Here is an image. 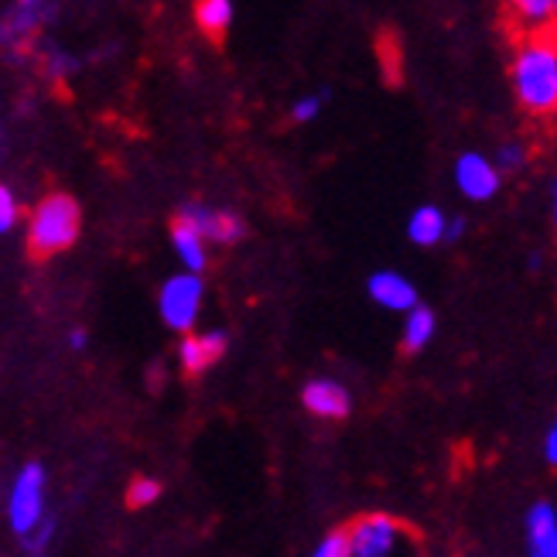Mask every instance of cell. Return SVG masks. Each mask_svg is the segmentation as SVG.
Listing matches in <instances>:
<instances>
[{
  "label": "cell",
  "instance_id": "obj_1",
  "mask_svg": "<svg viewBox=\"0 0 557 557\" xmlns=\"http://www.w3.org/2000/svg\"><path fill=\"white\" fill-rule=\"evenodd\" d=\"M510 89L530 120L557 116V32L523 35L510 59Z\"/></svg>",
  "mask_w": 557,
  "mask_h": 557
},
{
  "label": "cell",
  "instance_id": "obj_2",
  "mask_svg": "<svg viewBox=\"0 0 557 557\" xmlns=\"http://www.w3.org/2000/svg\"><path fill=\"white\" fill-rule=\"evenodd\" d=\"M79 226H83V215H79V206L72 196H48L35 215H32V230H28V250L35 260H45V257H55L62 250H69L76 244L79 236Z\"/></svg>",
  "mask_w": 557,
  "mask_h": 557
},
{
  "label": "cell",
  "instance_id": "obj_3",
  "mask_svg": "<svg viewBox=\"0 0 557 557\" xmlns=\"http://www.w3.org/2000/svg\"><path fill=\"white\" fill-rule=\"evenodd\" d=\"M202 301H206V281L202 274L182 271L175 277H168L158 290V311L161 322L172 332H191L202 314Z\"/></svg>",
  "mask_w": 557,
  "mask_h": 557
},
{
  "label": "cell",
  "instance_id": "obj_4",
  "mask_svg": "<svg viewBox=\"0 0 557 557\" xmlns=\"http://www.w3.org/2000/svg\"><path fill=\"white\" fill-rule=\"evenodd\" d=\"M503 178L506 175L499 172L496 158L482 154V151H462L451 164V182L458 188V196L475 206L493 202L503 191Z\"/></svg>",
  "mask_w": 557,
  "mask_h": 557
},
{
  "label": "cell",
  "instance_id": "obj_5",
  "mask_svg": "<svg viewBox=\"0 0 557 557\" xmlns=\"http://www.w3.org/2000/svg\"><path fill=\"white\" fill-rule=\"evenodd\" d=\"M8 520L17 537L32 534L45 520V469L38 462H28L17 472L8 496Z\"/></svg>",
  "mask_w": 557,
  "mask_h": 557
},
{
  "label": "cell",
  "instance_id": "obj_6",
  "mask_svg": "<svg viewBox=\"0 0 557 557\" xmlns=\"http://www.w3.org/2000/svg\"><path fill=\"white\" fill-rule=\"evenodd\" d=\"M178 220H185L188 226H196L215 247H236L239 239H247V233H250L247 220L236 209L209 206V202H185L178 209Z\"/></svg>",
  "mask_w": 557,
  "mask_h": 557
},
{
  "label": "cell",
  "instance_id": "obj_7",
  "mask_svg": "<svg viewBox=\"0 0 557 557\" xmlns=\"http://www.w3.org/2000/svg\"><path fill=\"white\" fill-rule=\"evenodd\" d=\"M404 537V527L386 513H367L349 527L352 557H391Z\"/></svg>",
  "mask_w": 557,
  "mask_h": 557
},
{
  "label": "cell",
  "instance_id": "obj_8",
  "mask_svg": "<svg viewBox=\"0 0 557 557\" xmlns=\"http://www.w3.org/2000/svg\"><path fill=\"white\" fill-rule=\"evenodd\" d=\"M301 407L319 421H346L352 410V394L346 383L332 376H314L301 386Z\"/></svg>",
  "mask_w": 557,
  "mask_h": 557
},
{
  "label": "cell",
  "instance_id": "obj_9",
  "mask_svg": "<svg viewBox=\"0 0 557 557\" xmlns=\"http://www.w3.org/2000/svg\"><path fill=\"white\" fill-rule=\"evenodd\" d=\"M367 298L383 308V311H394V314H407L414 305H421V295L414 281L400 271L391 268H380L367 277Z\"/></svg>",
  "mask_w": 557,
  "mask_h": 557
},
{
  "label": "cell",
  "instance_id": "obj_10",
  "mask_svg": "<svg viewBox=\"0 0 557 557\" xmlns=\"http://www.w3.org/2000/svg\"><path fill=\"white\" fill-rule=\"evenodd\" d=\"M226 349H230V335L223 329L185 332V338L178 343V362L188 376H202L226 356Z\"/></svg>",
  "mask_w": 557,
  "mask_h": 557
},
{
  "label": "cell",
  "instance_id": "obj_11",
  "mask_svg": "<svg viewBox=\"0 0 557 557\" xmlns=\"http://www.w3.org/2000/svg\"><path fill=\"white\" fill-rule=\"evenodd\" d=\"M448 220L451 215L442 206L424 202L407 215V239L421 250L442 247V244H448Z\"/></svg>",
  "mask_w": 557,
  "mask_h": 557
},
{
  "label": "cell",
  "instance_id": "obj_12",
  "mask_svg": "<svg viewBox=\"0 0 557 557\" xmlns=\"http://www.w3.org/2000/svg\"><path fill=\"white\" fill-rule=\"evenodd\" d=\"M527 550L530 557H557V510L544 499L527 510Z\"/></svg>",
  "mask_w": 557,
  "mask_h": 557
},
{
  "label": "cell",
  "instance_id": "obj_13",
  "mask_svg": "<svg viewBox=\"0 0 557 557\" xmlns=\"http://www.w3.org/2000/svg\"><path fill=\"white\" fill-rule=\"evenodd\" d=\"M172 247H175L182 271L206 274V268H209V239L196 226H188L185 220H178V215L172 223Z\"/></svg>",
  "mask_w": 557,
  "mask_h": 557
},
{
  "label": "cell",
  "instance_id": "obj_14",
  "mask_svg": "<svg viewBox=\"0 0 557 557\" xmlns=\"http://www.w3.org/2000/svg\"><path fill=\"white\" fill-rule=\"evenodd\" d=\"M434 335H438V314H434V308L428 305H414L407 314H404V325H400V349L418 356L424 352Z\"/></svg>",
  "mask_w": 557,
  "mask_h": 557
},
{
  "label": "cell",
  "instance_id": "obj_15",
  "mask_svg": "<svg viewBox=\"0 0 557 557\" xmlns=\"http://www.w3.org/2000/svg\"><path fill=\"white\" fill-rule=\"evenodd\" d=\"M503 4H506L510 21L523 35L554 32V24H557V4H554V0H503Z\"/></svg>",
  "mask_w": 557,
  "mask_h": 557
},
{
  "label": "cell",
  "instance_id": "obj_16",
  "mask_svg": "<svg viewBox=\"0 0 557 557\" xmlns=\"http://www.w3.org/2000/svg\"><path fill=\"white\" fill-rule=\"evenodd\" d=\"M191 17H196V28L209 41H223L230 35V28H233L236 8H233V0H196Z\"/></svg>",
  "mask_w": 557,
  "mask_h": 557
},
{
  "label": "cell",
  "instance_id": "obj_17",
  "mask_svg": "<svg viewBox=\"0 0 557 557\" xmlns=\"http://www.w3.org/2000/svg\"><path fill=\"white\" fill-rule=\"evenodd\" d=\"M329 96H332V89H314V92L298 96V100L290 103V110H287L290 124H295V127H308V124H314V120L322 116V110L329 107Z\"/></svg>",
  "mask_w": 557,
  "mask_h": 557
},
{
  "label": "cell",
  "instance_id": "obj_18",
  "mask_svg": "<svg viewBox=\"0 0 557 557\" xmlns=\"http://www.w3.org/2000/svg\"><path fill=\"white\" fill-rule=\"evenodd\" d=\"M493 158H496L503 175H520L523 168L530 164V148L523 140H506V144H499V151Z\"/></svg>",
  "mask_w": 557,
  "mask_h": 557
},
{
  "label": "cell",
  "instance_id": "obj_19",
  "mask_svg": "<svg viewBox=\"0 0 557 557\" xmlns=\"http://www.w3.org/2000/svg\"><path fill=\"white\" fill-rule=\"evenodd\" d=\"M161 499V482L151 479V475H140L131 482V490H127V503L134 506V510H144V506H151Z\"/></svg>",
  "mask_w": 557,
  "mask_h": 557
},
{
  "label": "cell",
  "instance_id": "obj_20",
  "mask_svg": "<svg viewBox=\"0 0 557 557\" xmlns=\"http://www.w3.org/2000/svg\"><path fill=\"white\" fill-rule=\"evenodd\" d=\"M52 537H55V520L52 517H45L32 534H24L21 541H24V550H28L32 557H45L48 554V547H52Z\"/></svg>",
  "mask_w": 557,
  "mask_h": 557
},
{
  "label": "cell",
  "instance_id": "obj_21",
  "mask_svg": "<svg viewBox=\"0 0 557 557\" xmlns=\"http://www.w3.org/2000/svg\"><path fill=\"white\" fill-rule=\"evenodd\" d=\"M311 557H352L349 530H332V534H325L319 547L311 550Z\"/></svg>",
  "mask_w": 557,
  "mask_h": 557
},
{
  "label": "cell",
  "instance_id": "obj_22",
  "mask_svg": "<svg viewBox=\"0 0 557 557\" xmlns=\"http://www.w3.org/2000/svg\"><path fill=\"white\" fill-rule=\"evenodd\" d=\"M14 220H17V206L11 199V191L0 185V233H8L14 226Z\"/></svg>",
  "mask_w": 557,
  "mask_h": 557
},
{
  "label": "cell",
  "instance_id": "obj_23",
  "mask_svg": "<svg viewBox=\"0 0 557 557\" xmlns=\"http://www.w3.org/2000/svg\"><path fill=\"white\" fill-rule=\"evenodd\" d=\"M544 462L547 466H557V418L550 421V428L544 434Z\"/></svg>",
  "mask_w": 557,
  "mask_h": 557
},
{
  "label": "cell",
  "instance_id": "obj_24",
  "mask_svg": "<svg viewBox=\"0 0 557 557\" xmlns=\"http://www.w3.org/2000/svg\"><path fill=\"white\" fill-rule=\"evenodd\" d=\"M469 233V220L466 215H451L448 220V244H458V239H466Z\"/></svg>",
  "mask_w": 557,
  "mask_h": 557
},
{
  "label": "cell",
  "instance_id": "obj_25",
  "mask_svg": "<svg viewBox=\"0 0 557 557\" xmlns=\"http://www.w3.org/2000/svg\"><path fill=\"white\" fill-rule=\"evenodd\" d=\"M547 220H550V226L557 230V175L547 182Z\"/></svg>",
  "mask_w": 557,
  "mask_h": 557
},
{
  "label": "cell",
  "instance_id": "obj_26",
  "mask_svg": "<svg viewBox=\"0 0 557 557\" xmlns=\"http://www.w3.org/2000/svg\"><path fill=\"white\" fill-rule=\"evenodd\" d=\"M69 346H72V349H83V346H86V332H72V335H69Z\"/></svg>",
  "mask_w": 557,
  "mask_h": 557
},
{
  "label": "cell",
  "instance_id": "obj_27",
  "mask_svg": "<svg viewBox=\"0 0 557 557\" xmlns=\"http://www.w3.org/2000/svg\"><path fill=\"white\" fill-rule=\"evenodd\" d=\"M527 268H530V271H541V268H544V257H541V253H530V257H527Z\"/></svg>",
  "mask_w": 557,
  "mask_h": 557
},
{
  "label": "cell",
  "instance_id": "obj_28",
  "mask_svg": "<svg viewBox=\"0 0 557 557\" xmlns=\"http://www.w3.org/2000/svg\"><path fill=\"white\" fill-rule=\"evenodd\" d=\"M38 4V0H21V8H35Z\"/></svg>",
  "mask_w": 557,
  "mask_h": 557
},
{
  "label": "cell",
  "instance_id": "obj_29",
  "mask_svg": "<svg viewBox=\"0 0 557 557\" xmlns=\"http://www.w3.org/2000/svg\"><path fill=\"white\" fill-rule=\"evenodd\" d=\"M554 4H557V0H554Z\"/></svg>",
  "mask_w": 557,
  "mask_h": 557
}]
</instances>
